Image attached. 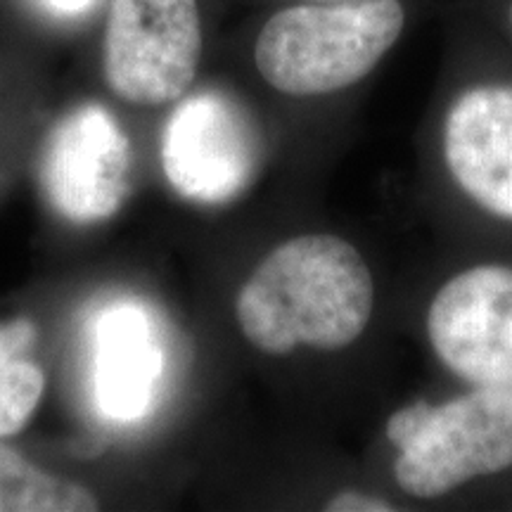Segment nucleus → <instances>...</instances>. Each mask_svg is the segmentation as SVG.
Here are the masks:
<instances>
[{
    "label": "nucleus",
    "mask_w": 512,
    "mask_h": 512,
    "mask_svg": "<svg viewBox=\"0 0 512 512\" xmlns=\"http://www.w3.org/2000/svg\"><path fill=\"white\" fill-rule=\"evenodd\" d=\"M427 337L460 380L512 394V268L484 264L453 275L434 294Z\"/></svg>",
    "instance_id": "obj_5"
},
{
    "label": "nucleus",
    "mask_w": 512,
    "mask_h": 512,
    "mask_svg": "<svg viewBox=\"0 0 512 512\" xmlns=\"http://www.w3.org/2000/svg\"><path fill=\"white\" fill-rule=\"evenodd\" d=\"M306 3H337V0H306Z\"/></svg>",
    "instance_id": "obj_14"
},
{
    "label": "nucleus",
    "mask_w": 512,
    "mask_h": 512,
    "mask_svg": "<svg viewBox=\"0 0 512 512\" xmlns=\"http://www.w3.org/2000/svg\"><path fill=\"white\" fill-rule=\"evenodd\" d=\"M375 280L361 252L337 235H299L254 268L235 302L256 349L285 356L306 344L344 349L368 328Z\"/></svg>",
    "instance_id": "obj_1"
},
{
    "label": "nucleus",
    "mask_w": 512,
    "mask_h": 512,
    "mask_svg": "<svg viewBox=\"0 0 512 512\" xmlns=\"http://www.w3.org/2000/svg\"><path fill=\"white\" fill-rule=\"evenodd\" d=\"M164 373L155 320L136 302H117L93 323V396L107 420L136 422L150 413Z\"/></svg>",
    "instance_id": "obj_9"
},
{
    "label": "nucleus",
    "mask_w": 512,
    "mask_h": 512,
    "mask_svg": "<svg viewBox=\"0 0 512 512\" xmlns=\"http://www.w3.org/2000/svg\"><path fill=\"white\" fill-rule=\"evenodd\" d=\"M34 332L29 320L0 325V437L27 425L46 389L43 370L22 356Z\"/></svg>",
    "instance_id": "obj_11"
},
{
    "label": "nucleus",
    "mask_w": 512,
    "mask_h": 512,
    "mask_svg": "<svg viewBox=\"0 0 512 512\" xmlns=\"http://www.w3.org/2000/svg\"><path fill=\"white\" fill-rule=\"evenodd\" d=\"M330 512H392L394 505L377 496L361 494V491H344L328 503Z\"/></svg>",
    "instance_id": "obj_12"
},
{
    "label": "nucleus",
    "mask_w": 512,
    "mask_h": 512,
    "mask_svg": "<svg viewBox=\"0 0 512 512\" xmlns=\"http://www.w3.org/2000/svg\"><path fill=\"white\" fill-rule=\"evenodd\" d=\"M444 159L470 200L512 221V86H477L453 100Z\"/></svg>",
    "instance_id": "obj_8"
},
{
    "label": "nucleus",
    "mask_w": 512,
    "mask_h": 512,
    "mask_svg": "<svg viewBox=\"0 0 512 512\" xmlns=\"http://www.w3.org/2000/svg\"><path fill=\"white\" fill-rule=\"evenodd\" d=\"M98 510V498L81 484L46 475L17 451L0 446V512Z\"/></svg>",
    "instance_id": "obj_10"
},
{
    "label": "nucleus",
    "mask_w": 512,
    "mask_h": 512,
    "mask_svg": "<svg viewBox=\"0 0 512 512\" xmlns=\"http://www.w3.org/2000/svg\"><path fill=\"white\" fill-rule=\"evenodd\" d=\"M202 55L197 0H114L105 29L107 86L136 105H169L195 81Z\"/></svg>",
    "instance_id": "obj_4"
},
{
    "label": "nucleus",
    "mask_w": 512,
    "mask_h": 512,
    "mask_svg": "<svg viewBox=\"0 0 512 512\" xmlns=\"http://www.w3.org/2000/svg\"><path fill=\"white\" fill-rule=\"evenodd\" d=\"M48 3L60 12H83L93 0H48Z\"/></svg>",
    "instance_id": "obj_13"
},
{
    "label": "nucleus",
    "mask_w": 512,
    "mask_h": 512,
    "mask_svg": "<svg viewBox=\"0 0 512 512\" xmlns=\"http://www.w3.org/2000/svg\"><path fill=\"white\" fill-rule=\"evenodd\" d=\"M401 0H337L285 8L256 38L254 62L275 91L311 98L344 91L373 72L399 41Z\"/></svg>",
    "instance_id": "obj_2"
},
{
    "label": "nucleus",
    "mask_w": 512,
    "mask_h": 512,
    "mask_svg": "<svg viewBox=\"0 0 512 512\" xmlns=\"http://www.w3.org/2000/svg\"><path fill=\"white\" fill-rule=\"evenodd\" d=\"M399 448L396 482L413 498H439L512 467V394L475 387L441 406L415 401L387 420Z\"/></svg>",
    "instance_id": "obj_3"
},
{
    "label": "nucleus",
    "mask_w": 512,
    "mask_h": 512,
    "mask_svg": "<svg viewBox=\"0 0 512 512\" xmlns=\"http://www.w3.org/2000/svg\"><path fill=\"white\" fill-rule=\"evenodd\" d=\"M259 143L245 112L221 93L183 100L166 121L162 166L178 195L190 202L233 200L252 181Z\"/></svg>",
    "instance_id": "obj_6"
},
{
    "label": "nucleus",
    "mask_w": 512,
    "mask_h": 512,
    "mask_svg": "<svg viewBox=\"0 0 512 512\" xmlns=\"http://www.w3.org/2000/svg\"><path fill=\"white\" fill-rule=\"evenodd\" d=\"M510 24H512V5H510Z\"/></svg>",
    "instance_id": "obj_15"
},
{
    "label": "nucleus",
    "mask_w": 512,
    "mask_h": 512,
    "mask_svg": "<svg viewBox=\"0 0 512 512\" xmlns=\"http://www.w3.org/2000/svg\"><path fill=\"white\" fill-rule=\"evenodd\" d=\"M131 145L105 107L83 105L46 140L41 183L57 214L74 223L110 219L128 195Z\"/></svg>",
    "instance_id": "obj_7"
}]
</instances>
